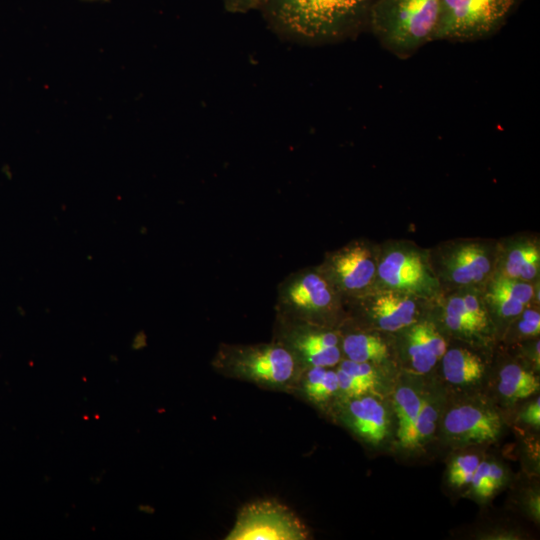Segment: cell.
I'll return each instance as SVG.
<instances>
[{
	"label": "cell",
	"instance_id": "cell-1",
	"mask_svg": "<svg viewBox=\"0 0 540 540\" xmlns=\"http://www.w3.org/2000/svg\"><path fill=\"white\" fill-rule=\"evenodd\" d=\"M374 0H264L262 9L277 28L306 40L336 38L367 19Z\"/></svg>",
	"mask_w": 540,
	"mask_h": 540
},
{
	"label": "cell",
	"instance_id": "cell-2",
	"mask_svg": "<svg viewBox=\"0 0 540 540\" xmlns=\"http://www.w3.org/2000/svg\"><path fill=\"white\" fill-rule=\"evenodd\" d=\"M440 0H374L367 20L379 43L407 58L434 39Z\"/></svg>",
	"mask_w": 540,
	"mask_h": 540
},
{
	"label": "cell",
	"instance_id": "cell-3",
	"mask_svg": "<svg viewBox=\"0 0 540 540\" xmlns=\"http://www.w3.org/2000/svg\"><path fill=\"white\" fill-rule=\"evenodd\" d=\"M515 0H440L433 41H473L494 33Z\"/></svg>",
	"mask_w": 540,
	"mask_h": 540
},
{
	"label": "cell",
	"instance_id": "cell-4",
	"mask_svg": "<svg viewBox=\"0 0 540 540\" xmlns=\"http://www.w3.org/2000/svg\"><path fill=\"white\" fill-rule=\"evenodd\" d=\"M218 361L237 377L267 385L286 384L296 372V358L281 343L229 346Z\"/></svg>",
	"mask_w": 540,
	"mask_h": 540
},
{
	"label": "cell",
	"instance_id": "cell-5",
	"mask_svg": "<svg viewBox=\"0 0 540 540\" xmlns=\"http://www.w3.org/2000/svg\"><path fill=\"white\" fill-rule=\"evenodd\" d=\"M307 532L300 520L286 507L272 502L253 503L239 514L226 539L300 540Z\"/></svg>",
	"mask_w": 540,
	"mask_h": 540
},
{
	"label": "cell",
	"instance_id": "cell-6",
	"mask_svg": "<svg viewBox=\"0 0 540 540\" xmlns=\"http://www.w3.org/2000/svg\"><path fill=\"white\" fill-rule=\"evenodd\" d=\"M278 305L294 318L324 313L334 304V291L326 276L313 269L291 273L278 286Z\"/></svg>",
	"mask_w": 540,
	"mask_h": 540
},
{
	"label": "cell",
	"instance_id": "cell-7",
	"mask_svg": "<svg viewBox=\"0 0 540 540\" xmlns=\"http://www.w3.org/2000/svg\"><path fill=\"white\" fill-rule=\"evenodd\" d=\"M499 415L488 408L465 404L451 409L444 418L446 434L461 443H487L501 431Z\"/></svg>",
	"mask_w": 540,
	"mask_h": 540
},
{
	"label": "cell",
	"instance_id": "cell-8",
	"mask_svg": "<svg viewBox=\"0 0 540 540\" xmlns=\"http://www.w3.org/2000/svg\"><path fill=\"white\" fill-rule=\"evenodd\" d=\"M327 264L330 278L349 292L366 288L376 271L370 250L361 243H353L334 252Z\"/></svg>",
	"mask_w": 540,
	"mask_h": 540
},
{
	"label": "cell",
	"instance_id": "cell-9",
	"mask_svg": "<svg viewBox=\"0 0 540 540\" xmlns=\"http://www.w3.org/2000/svg\"><path fill=\"white\" fill-rule=\"evenodd\" d=\"M338 336L334 332L293 327L288 334L287 347L295 358H301L311 367H332L341 358Z\"/></svg>",
	"mask_w": 540,
	"mask_h": 540
},
{
	"label": "cell",
	"instance_id": "cell-10",
	"mask_svg": "<svg viewBox=\"0 0 540 540\" xmlns=\"http://www.w3.org/2000/svg\"><path fill=\"white\" fill-rule=\"evenodd\" d=\"M378 273L386 284L398 290H423L431 282L421 257L403 250L389 253L381 261Z\"/></svg>",
	"mask_w": 540,
	"mask_h": 540
},
{
	"label": "cell",
	"instance_id": "cell-11",
	"mask_svg": "<svg viewBox=\"0 0 540 540\" xmlns=\"http://www.w3.org/2000/svg\"><path fill=\"white\" fill-rule=\"evenodd\" d=\"M347 421L354 432L368 442L380 443L387 435L385 408L374 397H355L347 407Z\"/></svg>",
	"mask_w": 540,
	"mask_h": 540
},
{
	"label": "cell",
	"instance_id": "cell-12",
	"mask_svg": "<svg viewBox=\"0 0 540 540\" xmlns=\"http://www.w3.org/2000/svg\"><path fill=\"white\" fill-rule=\"evenodd\" d=\"M446 352V342L435 327L422 322L414 325L408 334V353L413 368L426 373Z\"/></svg>",
	"mask_w": 540,
	"mask_h": 540
},
{
	"label": "cell",
	"instance_id": "cell-13",
	"mask_svg": "<svg viewBox=\"0 0 540 540\" xmlns=\"http://www.w3.org/2000/svg\"><path fill=\"white\" fill-rule=\"evenodd\" d=\"M371 311L382 329L397 331L413 322L416 306L406 296L387 292L374 299Z\"/></svg>",
	"mask_w": 540,
	"mask_h": 540
},
{
	"label": "cell",
	"instance_id": "cell-14",
	"mask_svg": "<svg viewBox=\"0 0 540 540\" xmlns=\"http://www.w3.org/2000/svg\"><path fill=\"white\" fill-rule=\"evenodd\" d=\"M448 269L455 282L474 283L481 281L490 271V261L480 246L464 245L451 256Z\"/></svg>",
	"mask_w": 540,
	"mask_h": 540
},
{
	"label": "cell",
	"instance_id": "cell-15",
	"mask_svg": "<svg viewBox=\"0 0 540 540\" xmlns=\"http://www.w3.org/2000/svg\"><path fill=\"white\" fill-rule=\"evenodd\" d=\"M443 374L447 381L457 385L477 382L484 373L482 359L463 348L448 350L442 356Z\"/></svg>",
	"mask_w": 540,
	"mask_h": 540
},
{
	"label": "cell",
	"instance_id": "cell-16",
	"mask_svg": "<svg viewBox=\"0 0 540 540\" xmlns=\"http://www.w3.org/2000/svg\"><path fill=\"white\" fill-rule=\"evenodd\" d=\"M418 393L410 387H400L394 396V408L398 420L397 436L404 448H415V425L421 407Z\"/></svg>",
	"mask_w": 540,
	"mask_h": 540
},
{
	"label": "cell",
	"instance_id": "cell-17",
	"mask_svg": "<svg viewBox=\"0 0 540 540\" xmlns=\"http://www.w3.org/2000/svg\"><path fill=\"white\" fill-rule=\"evenodd\" d=\"M500 393L510 399L527 398L539 390L537 377L516 364L502 368L499 374Z\"/></svg>",
	"mask_w": 540,
	"mask_h": 540
},
{
	"label": "cell",
	"instance_id": "cell-18",
	"mask_svg": "<svg viewBox=\"0 0 540 540\" xmlns=\"http://www.w3.org/2000/svg\"><path fill=\"white\" fill-rule=\"evenodd\" d=\"M343 351L355 362L381 361L388 354L385 342L371 334L352 333L343 340Z\"/></svg>",
	"mask_w": 540,
	"mask_h": 540
},
{
	"label": "cell",
	"instance_id": "cell-19",
	"mask_svg": "<svg viewBox=\"0 0 540 540\" xmlns=\"http://www.w3.org/2000/svg\"><path fill=\"white\" fill-rule=\"evenodd\" d=\"M446 324L460 332H475L480 330L477 323L467 310L463 297H452L446 306Z\"/></svg>",
	"mask_w": 540,
	"mask_h": 540
},
{
	"label": "cell",
	"instance_id": "cell-20",
	"mask_svg": "<svg viewBox=\"0 0 540 540\" xmlns=\"http://www.w3.org/2000/svg\"><path fill=\"white\" fill-rule=\"evenodd\" d=\"M479 463V457L474 454H465L456 457L449 468L450 482L456 486L469 484Z\"/></svg>",
	"mask_w": 540,
	"mask_h": 540
},
{
	"label": "cell",
	"instance_id": "cell-21",
	"mask_svg": "<svg viewBox=\"0 0 540 540\" xmlns=\"http://www.w3.org/2000/svg\"><path fill=\"white\" fill-rule=\"evenodd\" d=\"M437 413L435 408L424 398L415 425L416 446L426 440L435 430Z\"/></svg>",
	"mask_w": 540,
	"mask_h": 540
},
{
	"label": "cell",
	"instance_id": "cell-22",
	"mask_svg": "<svg viewBox=\"0 0 540 540\" xmlns=\"http://www.w3.org/2000/svg\"><path fill=\"white\" fill-rule=\"evenodd\" d=\"M338 391L336 371L326 369L320 379L305 393L309 399L322 402L329 399Z\"/></svg>",
	"mask_w": 540,
	"mask_h": 540
},
{
	"label": "cell",
	"instance_id": "cell-23",
	"mask_svg": "<svg viewBox=\"0 0 540 540\" xmlns=\"http://www.w3.org/2000/svg\"><path fill=\"white\" fill-rule=\"evenodd\" d=\"M338 369L348 374L354 380L365 385L370 390L376 382V374L369 362H355L344 360L340 363Z\"/></svg>",
	"mask_w": 540,
	"mask_h": 540
},
{
	"label": "cell",
	"instance_id": "cell-24",
	"mask_svg": "<svg viewBox=\"0 0 540 540\" xmlns=\"http://www.w3.org/2000/svg\"><path fill=\"white\" fill-rule=\"evenodd\" d=\"M507 294H509L515 300L522 304L528 303L533 296V288L531 285L515 280V278L501 277L495 280L492 284Z\"/></svg>",
	"mask_w": 540,
	"mask_h": 540
},
{
	"label": "cell",
	"instance_id": "cell-25",
	"mask_svg": "<svg viewBox=\"0 0 540 540\" xmlns=\"http://www.w3.org/2000/svg\"><path fill=\"white\" fill-rule=\"evenodd\" d=\"M488 295L492 303L497 306L499 312L504 316H516L524 309V304L495 286H491Z\"/></svg>",
	"mask_w": 540,
	"mask_h": 540
},
{
	"label": "cell",
	"instance_id": "cell-26",
	"mask_svg": "<svg viewBox=\"0 0 540 540\" xmlns=\"http://www.w3.org/2000/svg\"><path fill=\"white\" fill-rule=\"evenodd\" d=\"M489 467V462L480 461L470 482L474 492L481 497H489L493 494V491L488 484Z\"/></svg>",
	"mask_w": 540,
	"mask_h": 540
},
{
	"label": "cell",
	"instance_id": "cell-27",
	"mask_svg": "<svg viewBox=\"0 0 540 540\" xmlns=\"http://www.w3.org/2000/svg\"><path fill=\"white\" fill-rule=\"evenodd\" d=\"M533 246H522L514 249L508 256L506 263V273L510 278L520 276V270L523 262L527 258Z\"/></svg>",
	"mask_w": 540,
	"mask_h": 540
},
{
	"label": "cell",
	"instance_id": "cell-28",
	"mask_svg": "<svg viewBox=\"0 0 540 540\" xmlns=\"http://www.w3.org/2000/svg\"><path fill=\"white\" fill-rule=\"evenodd\" d=\"M521 333L525 335H538L540 331V315L534 310H527L518 324Z\"/></svg>",
	"mask_w": 540,
	"mask_h": 540
},
{
	"label": "cell",
	"instance_id": "cell-29",
	"mask_svg": "<svg viewBox=\"0 0 540 540\" xmlns=\"http://www.w3.org/2000/svg\"><path fill=\"white\" fill-rule=\"evenodd\" d=\"M540 256L538 249L533 246L527 258L523 262L520 276L524 280H530L536 276L539 270Z\"/></svg>",
	"mask_w": 540,
	"mask_h": 540
},
{
	"label": "cell",
	"instance_id": "cell-30",
	"mask_svg": "<svg viewBox=\"0 0 540 540\" xmlns=\"http://www.w3.org/2000/svg\"><path fill=\"white\" fill-rule=\"evenodd\" d=\"M463 300L478 327L480 329L484 328L487 323V316L479 300L474 295H466L463 297Z\"/></svg>",
	"mask_w": 540,
	"mask_h": 540
},
{
	"label": "cell",
	"instance_id": "cell-31",
	"mask_svg": "<svg viewBox=\"0 0 540 540\" xmlns=\"http://www.w3.org/2000/svg\"><path fill=\"white\" fill-rule=\"evenodd\" d=\"M264 0H223L225 9L230 13H247L260 9Z\"/></svg>",
	"mask_w": 540,
	"mask_h": 540
},
{
	"label": "cell",
	"instance_id": "cell-32",
	"mask_svg": "<svg viewBox=\"0 0 540 540\" xmlns=\"http://www.w3.org/2000/svg\"><path fill=\"white\" fill-rule=\"evenodd\" d=\"M522 419L525 423L530 424L534 427H539L540 425V401L537 398L532 402L523 412Z\"/></svg>",
	"mask_w": 540,
	"mask_h": 540
},
{
	"label": "cell",
	"instance_id": "cell-33",
	"mask_svg": "<svg viewBox=\"0 0 540 540\" xmlns=\"http://www.w3.org/2000/svg\"><path fill=\"white\" fill-rule=\"evenodd\" d=\"M503 477H504L503 468L496 463H490L489 473H488V484L493 492L501 486L503 482Z\"/></svg>",
	"mask_w": 540,
	"mask_h": 540
},
{
	"label": "cell",
	"instance_id": "cell-34",
	"mask_svg": "<svg viewBox=\"0 0 540 540\" xmlns=\"http://www.w3.org/2000/svg\"><path fill=\"white\" fill-rule=\"evenodd\" d=\"M85 1H103V2H108L110 0H85Z\"/></svg>",
	"mask_w": 540,
	"mask_h": 540
}]
</instances>
